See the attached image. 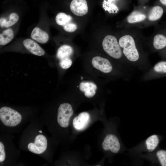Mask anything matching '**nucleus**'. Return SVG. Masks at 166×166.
Here are the masks:
<instances>
[{
	"label": "nucleus",
	"mask_w": 166,
	"mask_h": 166,
	"mask_svg": "<svg viewBox=\"0 0 166 166\" xmlns=\"http://www.w3.org/2000/svg\"><path fill=\"white\" fill-rule=\"evenodd\" d=\"M152 43L156 50H161L166 48V34L164 32L156 33L152 38Z\"/></svg>",
	"instance_id": "nucleus-13"
},
{
	"label": "nucleus",
	"mask_w": 166,
	"mask_h": 166,
	"mask_svg": "<svg viewBox=\"0 0 166 166\" xmlns=\"http://www.w3.org/2000/svg\"><path fill=\"white\" fill-rule=\"evenodd\" d=\"M159 143V139L158 136L152 135L146 140L145 145L147 150L150 152L154 151L157 147Z\"/></svg>",
	"instance_id": "nucleus-17"
},
{
	"label": "nucleus",
	"mask_w": 166,
	"mask_h": 166,
	"mask_svg": "<svg viewBox=\"0 0 166 166\" xmlns=\"http://www.w3.org/2000/svg\"><path fill=\"white\" fill-rule=\"evenodd\" d=\"M104 51L109 56L117 59H120L123 53L117 39L113 35H108L105 37L102 42Z\"/></svg>",
	"instance_id": "nucleus-2"
},
{
	"label": "nucleus",
	"mask_w": 166,
	"mask_h": 166,
	"mask_svg": "<svg viewBox=\"0 0 166 166\" xmlns=\"http://www.w3.org/2000/svg\"><path fill=\"white\" fill-rule=\"evenodd\" d=\"M70 7L72 13L77 16H83L88 12V8L86 0H73Z\"/></svg>",
	"instance_id": "nucleus-8"
},
{
	"label": "nucleus",
	"mask_w": 166,
	"mask_h": 166,
	"mask_svg": "<svg viewBox=\"0 0 166 166\" xmlns=\"http://www.w3.org/2000/svg\"><path fill=\"white\" fill-rule=\"evenodd\" d=\"M156 156L162 166H166V151L164 150H160L156 153Z\"/></svg>",
	"instance_id": "nucleus-22"
},
{
	"label": "nucleus",
	"mask_w": 166,
	"mask_h": 166,
	"mask_svg": "<svg viewBox=\"0 0 166 166\" xmlns=\"http://www.w3.org/2000/svg\"><path fill=\"white\" fill-rule=\"evenodd\" d=\"M153 69L156 73L160 74H166V61H161L156 64Z\"/></svg>",
	"instance_id": "nucleus-21"
},
{
	"label": "nucleus",
	"mask_w": 166,
	"mask_h": 166,
	"mask_svg": "<svg viewBox=\"0 0 166 166\" xmlns=\"http://www.w3.org/2000/svg\"><path fill=\"white\" fill-rule=\"evenodd\" d=\"M136 39L133 35L127 32L121 37L118 40L123 54L127 59L132 62L137 61L140 57L136 44Z\"/></svg>",
	"instance_id": "nucleus-1"
},
{
	"label": "nucleus",
	"mask_w": 166,
	"mask_h": 166,
	"mask_svg": "<svg viewBox=\"0 0 166 166\" xmlns=\"http://www.w3.org/2000/svg\"><path fill=\"white\" fill-rule=\"evenodd\" d=\"M90 120V116L89 113L82 112L73 119V126L77 130H82L87 125Z\"/></svg>",
	"instance_id": "nucleus-9"
},
{
	"label": "nucleus",
	"mask_w": 166,
	"mask_h": 166,
	"mask_svg": "<svg viewBox=\"0 0 166 166\" xmlns=\"http://www.w3.org/2000/svg\"><path fill=\"white\" fill-rule=\"evenodd\" d=\"M23 44L26 48L32 53L38 56L44 55L45 51L34 41L27 39L24 40Z\"/></svg>",
	"instance_id": "nucleus-11"
},
{
	"label": "nucleus",
	"mask_w": 166,
	"mask_h": 166,
	"mask_svg": "<svg viewBox=\"0 0 166 166\" xmlns=\"http://www.w3.org/2000/svg\"><path fill=\"white\" fill-rule=\"evenodd\" d=\"M105 151L110 150L115 153H118L121 148V144L117 137L112 134L107 135L105 138L102 144Z\"/></svg>",
	"instance_id": "nucleus-6"
},
{
	"label": "nucleus",
	"mask_w": 166,
	"mask_h": 166,
	"mask_svg": "<svg viewBox=\"0 0 166 166\" xmlns=\"http://www.w3.org/2000/svg\"><path fill=\"white\" fill-rule=\"evenodd\" d=\"M19 19L18 15L15 13H12L9 16L8 20L4 18H2L0 19V25L2 27H8L16 23Z\"/></svg>",
	"instance_id": "nucleus-18"
},
{
	"label": "nucleus",
	"mask_w": 166,
	"mask_h": 166,
	"mask_svg": "<svg viewBox=\"0 0 166 166\" xmlns=\"http://www.w3.org/2000/svg\"><path fill=\"white\" fill-rule=\"evenodd\" d=\"M6 154L5 152L4 146L3 143L0 142V162L3 161L5 159Z\"/></svg>",
	"instance_id": "nucleus-25"
},
{
	"label": "nucleus",
	"mask_w": 166,
	"mask_h": 166,
	"mask_svg": "<svg viewBox=\"0 0 166 166\" xmlns=\"http://www.w3.org/2000/svg\"><path fill=\"white\" fill-rule=\"evenodd\" d=\"M72 61L70 57L66 58L60 60L59 65L63 69H66L69 68L72 65Z\"/></svg>",
	"instance_id": "nucleus-23"
},
{
	"label": "nucleus",
	"mask_w": 166,
	"mask_h": 166,
	"mask_svg": "<svg viewBox=\"0 0 166 166\" xmlns=\"http://www.w3.org/2000/svg\"><path fill=\"white\" fill-rule=\"evenodd\" d=\"M164 10L158 5L153 6L147 14V20L150 22H154L159 20L162 17Z\"/></svg>",
	"instance_id": "nucleus-14"
},
{
	"label": "nucleus",
	"mask_w": 166,
	"mask_h": 166,
	"mask_svg": "<svg viewBox=\"0 0 166 166\" xmlns=\"http://www.w3.org/2000/svg\"><path fill=\"white\" fill-rule=\"evenodd\" d=\"M73 53L72 47L68 45H65L60 46L58 49L57 56L60 60L70 57Z\"/></svg>",
	"instance_id": "nucleus-16"
},
{
	"label": "nucleus",
	"mask_w": 166,
	"mask_h": 166,
	"mask_svg": "<svg viewBox=\"0 0 166 166\" xmlns=\"http://www.w3.org/2000/svg\"><path fill=\"white\" fill-rule=\"evenodd\" d=\"M14 37V33L12 29H7L4 30L0 34V45H5L13 39Z\"/></svg>",
	"instance_id": "nucleus-19"
},
{
	"label": "nucleus",
	"mask_w": 166,
	"mask_h": 166,
	"mask_svg": "<svg viewBox=\"0 0 166 166\" xmlns=\"http://www.w3.org/2000/svg\"><path fill=\"white\" fill-rule=\"evenodd\" d=\"M97 86L94 82L89 81H82L79 85V89L84 93L85 96L88 98L93 97L97 89Z\"/></svg>",
	"instance_id": "nucleus-10"
},
{
	"label": "nucleus",
	"mask_w": 166,
	"mask_h": 166,
	"mask_svg": "<svg viewBox=\"0 0 166 166\" xmlns=\"http://www.w3.org/2000/svg\"><path fill=\"white\" fill-rule=\"evenodd\" d=\"M91 63L95 68L104 73H109L113 69L112 65L109 61L101 57L96 56L93 57Z\"/></svg>",
	"instance_id": "nucleus-7"
},
{
	"label": "nucleus",
	"mask_w": 166,
	"mask_h": 166,
	"mask_svg": "<svg viewBox=\"0 0 166 166\" xmlns=\"http://www.w3.org/2000/svg\"><path fill=\"white\" fill-rule=\"evenodd\" d=\"M39 132L40 133H42V131L41 130H39Z\"/></svg>",
	"instance_id": "nucleus-27"
},
{
	"label": "nucleus",
	"mask_w": 166,
	"mask_h": 166,
	"mask_svg": "<svg viewBox=\"0 0 166 166\" xmlns=\"http://www.w3.org/2000/svg\"><path fill=\"white\" fill-rule=\"evenodd\" d=\"M47 145V141L46 137L42 135H38L36 136L34 143H30L28 145V148L31 152L37 154H41L46 149Z\"/></svg>",
	"instance_id": "nucleus-5"
},
{
	"label": "nucleus",
	"mask_w": 166,
	"mask_h": 166,
	"mask_svg": "<svg viewBox=\"0 0 166 166\" xmlns=\"http://www.w3.org/2000/svg\"><path fill=\"white\" fill-rule=\"evenodd\" d=\"M73 113V110L70 104L65 103L60 105L58 109L57 116V121L59 125L63 128L67 127Z\"/></svg>",
	"instance_id": "nucleus-4"
},
{
	"label": "nucleus",
	"mask_w": 166,
	"mask_h": 166,
	"mask_svg": "<svg viewBox=\"0 0 166 166\" xmlns=\"http://www.w3.org/2000/svg\"><path fill=\"white\" fill-rule=\"evenodd\" d=\"M63 28L66 32H73L76 30L77 29V26L75 23L70 22L64 26Z\"/></svg>",
	"instance_id": "nucleus-24"
},
{
	"label": "nucleus",
	"mask_w": 166,
	"mask_h": 166,
	"mask_svg": "<svg viewBox=\"0 0 166 166\" xmlns=\"http://www.w3.org/2000/svg\"><path fill=\"white\" fill-rule=\"evenodd\" d=\"M160 3L163 6H166V0H159Z\"/></svg>",
	"instance_id": "nucleus-26"
},
{
	"label": "nucleus",
	"mask_w": 166,
	"mask_h": 166,
	"mask_svg": "<svg viewBox=\"0 0 166 166\" xmlns=\"http://www.w3.org/2000/svg\"><path fill=\"white\" fill-rule=\"evenodd\" d=\"M147 14L139 10H135L127 17L126 21L129 24H135L143 22L147 20Z\"/></svg>",
	"instance_id": "nucleus-12"
},
{
	"label": "nucleus",
	"mask_w": 166,
	"mask_h": 166,
	"mask_svg": "<svg viewBox=\"0 0 166 166\" xmlns=\"http://www.w3.org/2000/svg\"><path fill=\"white\" fill-rule=\"evenodd\" d=\"M22 117L17 111L6 106L0 109V119L5 125L9 127L15 126L21 122Z\"/></svg>",
	"instance_id": "nucleus-3"
},
{
	"label": "nucleus",
	"mask_w": 166,
	"mask_h": 166,
	"mask_svg": "<svg viewBox=\"0 0 166 166\" xmlns=\"http://www.w3.org/2000/svg\"><path fill=\"white\" fill-rule=\"evenodd\" d=\"M31 36L34 40L42 44L47 42L49 38V35L47 33L37 27L33 29Z\"/></svg>",
	"instance_id": "nucleus-15"
},
{
	"label": "nucleus",
	"mask_w": 166,
	"mask_h": 166,
	"mask_svg": "<svg viewBox=\"0 0 166 166\" xmlns=\"http://www.w3.org/2000/svg\"><path fill=\"white\" fill-rule=\"evenodd\" d=\"M72 20V18L70 15L63 12L58 14L55 18L57 23L59 25L63 26L71 22Z\"/></svg>",
	"instance_id": "nucleus-20"
}]
</instances>
